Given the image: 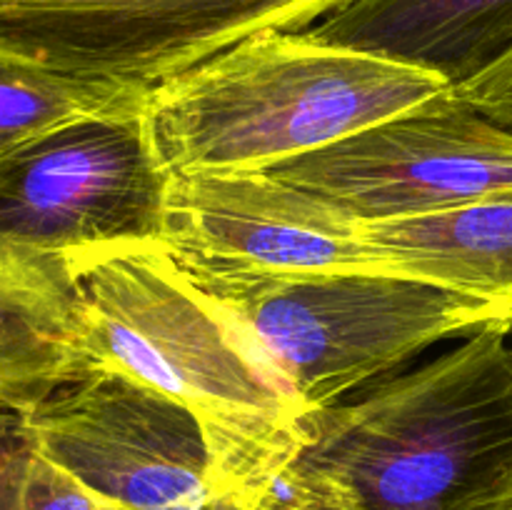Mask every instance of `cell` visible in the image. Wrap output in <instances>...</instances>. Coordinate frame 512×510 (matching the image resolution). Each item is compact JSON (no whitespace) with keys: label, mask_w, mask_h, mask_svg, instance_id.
<instances>
[{"label":"cell","mask_w":512,"mask_h":510,"mask_svg":"<svg viewBox=\"0 0 512 510\" xmlns=\"http://www.w3.org/2000/svg\"><path fill=\"white\" fill-rule=\"evenodd\" d=\"M510 498L512 345L483 328L355 403L305 410L263 503L500 510Z\"/></svg>","instance_id":"1"},{"label":"cell","mask_w":512,"mask_h":510,"mask_svg":"<svg viewBox=\"0 0 512 510\" xmlns=\"http://www.w3.org/2000/svg\"><path fill=\"white\" fill-rule=\"evenodd\" d=\"M93 370L153 385L198 418L223 493L258 510L295 443L303 403L223 303L158 243L73 260Z\"/></svg>","instance_id":"2"},{"label":"cell","mask_w":512,"mask_h":510,"mask_svg":"<svg viewBox=\"0 0 512 510\" xmlns=\"http://www.w3.org/2000/svg\"><path fill=\"white\" fill-rule=\"evenodd\" d=\"M450 90L443 78L305 30H268L150 90L170 175L268 170Z\"/></svg>","instance_id":"3"},{"label":"cell","mask_w":512,"mask_h":510,"mask_svg":"<svg viewBox=\"0 0 512 510\" xmlns=\"http://www.w3.org/2000/svg\"><path fill=\"white\" fill-rule=\"evenodd\" d=\"M305 410L338 403L440 340L510 323L495 305L395 273H325L215 298Z\"/></svg>","instance_id":"4"},{"label":"cell","mask_w":512,"mask_h":510,"mask_svg":"<svg viewBox=\"0 0 512 510\" xmlns=\"http://www.w3.org/2000/svg\"><path fill=\"white\" fill-rule=\"evenodd\" d=\"M145 108L73 120L3 155L0 238L68 263L160 245L170 173Z\"/></svg>","instance_id":"5"},{"label":"cell","mask_w":512,"mask_h":510,"mask_svg":"<svg viewBox=\"0 0 512 510\" xmlns=\"http://www.w3.org/2000/svg\"><path fill=\"white\" fill-rule=\"evenodd\" d=\"M348 0H0V48L53 73L153 90L233 45L300 33Z\"/></svg>","instance_id":"6"},{"label":"cell","mask_w":512,"mask_h":510,"mask_svg":"<svg viewBox=\"0 0 512 510\" xmlns=\"http://www.w3.org/2000/svg\"><path fill=\"white\" fill-rule=\"evenodd\" d=\"M355 223L512 198V130L453 88L395 118L268 168Z\"/></svg>","instance_id":"7"},{"label":"cell","mask_w":512,"mask_h":510,"mask_svg":"<svg viewBox=\"0 0 512 510\" xmlns=\"http://www.w3.org/2000/svg\"><path fill=\"white\" fill-rule=\"evenodd\" d=\"M165 253L213 298L325 273H388L360 223L268 170L170 175Z\"/></svg>","instance_id":"8"},{"label":"cell","mask_w":512,"mask_h":510,"mask_svg":"<svg viewBox=\"0 0 512 510\" xmlns=\"http://www.w3.org/2000/svg\"><path fill=\"white\" fill-rule=\"evenodd\" d=\"M35 450L100 505L240 510L223 493L208 435L153 385L98 368L28 415Z\"/></svg>","instance_id":"9"},{"label":"cell","mask_w":512,"mask_h":510,"mask_svg":"<svg viewBox=\"0 0 512 510\" xmlns=\"http://www.w3.org/2000/svg\"><path fill=\"white\" fill-rule=\"evenodd\" d=\"M88 373L83 288L73 265L0 238V403L30 415Z\"/></svg>","instance_id":"10"},{"label":"cell","mask_w":512,"mask_h":510,"mask_svg":"<svg viewBox=\"0 0 512 510\" xmlns=\"http://www.w3.org/2000/svg\"><path fill=\"white\" fill-rule=\"evenodd\" d=\"M305 33L458 88L512 48V0H348Z\"/></svg>","instance_id":"11"},{"label":"cell","mask_w":512,"mask_h":510,"mask_svg":"<svg viewBox=\"0 0 512 510\" xmlns=\"http://www.w3.org/2000/svg\"><path fill=\"white\" fill-rule=\"evenodd\" d=\"M360 228L388 273L485 300L512 328V198Z\"/></svg>","instance_id":"12"},{"label":"cell","mask_w":512,"mask_h":510,"mask_svg":"<svg viewBox=\"0 0 512 510\" xmlns=\"http://www.w3.org/2000/svg\"><path fill=\"white\" fill-rule=\"evenodd\" d=\"M148 98L145 88L70 78L0 48V158L73 120L145 108Z\"/></svg>","instance_id":"13"},{"label":"cell","mask_w":512,"mask_h":510,"mask_svg":"<svg viewBox=\"0 0 512 510\" xmlns=\"http://www.w3.org/2000/svg\"><path fill=\"white\" fill-rule=\"evenodd\" d=\"M33 455L28 413L0 403V510H20Z\"/></svg>","instance_id":"14"},{"label":"cell","mask_w":512,"mask_h":510,"mask_svg":"<svg viewBox=\"0 0 512 510\" xmlns=\"http://www.w3.org/2000/svg\"><path fill=\"white\" fill-rule=\"evenodd\" d=\"M100 503L35 450L20 510H98Z\"/></svg>","instance_id":"15"},{"label":"cell","mask_w":512,"mask_h":510,"mask_svg":"<svg viewBox=\"0 0 512 510\" xmlns=\"http://www.w3.org/2000/svg\"><path fill=\"white\" fill-rule=\"evenodd\" d=\"M453 90L485 118L512 130V48L488 70Z\"/></svg>","instance_id":"16"},{"label":"cell","mask_w":512,"mask_h":510,"mask_svg":"<svg viewBox=\"0 0 512 510\" xmlns=\"http://www.w3.org/2000/svg\"><path fill=\"white\" fill-rule=\"evenodd\" d=\"M258 510H330L320 505H293V503H263Z\"/></svg>","instance_id":"17"},{"label":"cell","mask_w":512,"mask_h":510,"mask_svg":"<svg viewBox=\"0 0 512 510\" xmlns=\"http://www.w3.org/2000/svg\"><path fill=\"white\" fill-rule=\"evenodd\" d=\"M98 510H125V508H110V505H100Z\"/></svg>","instance_id":"18"},{"label":"cell","mask_w":512,"mask_h":510,"mask_svg":"<svg viewBox=\"0 0 512 510\" xmlns=\"http://www.w3.org/2000/svg\"><path fill=\"white\" fill-rule=\"evenodd\" d=\"M500 510H512V498H510V500H508V503H505V505H503V508H500Z\"/></svg>","instance_id":"19"}]
</instances>
